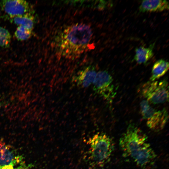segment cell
I'll list each match as a JSON object with an SVG mask.
<instances>
[{"label":"cell","mask_w":169,"mask_h":169,"mask_svg":"<svg viewBox=\"0 0 169 169\" xmlns=\"http://www.w3.org/2000/svg\"><path fill=\"white\" fill-rule=\"evenodd\" d=\"M33 34V30L23 26H18L14 33L15 38L18 41H23L29 39Z\"/></svg>","instance_id":"cell-14"},{"label":"cell","mask_w":169,"mask_h":169,"mask_svg":"<svg viewBox=\"0 0 169 169\" xmlns=\"http://www.w3.org/2000/svg\"><path fill=\"white\" fill-rule=\"evenodd\" d=\"M169 66L168 62L164 59L156 61L152 68L150 81H156L164 75L168 70Z\"/></svg>","instance_id":"cell-13"},{"label":"cell","mask_w":169,"mask_h":169,"mask_svg":"<svg viewBox=\"0 0 169 169\" xmlns=\"http://www.w3.org/2000/svg\"><path fill=\"white\" fill-rule=\"evenodd\" d=\"M154 45L155 44L153 43L147 48L141 46L136 48L134 60L139 64L146 63L153 56Z\"/></svg>","instance_id":"cell-12"},{"label":"cell","mask_w":169,"mask_h":169,"mask_svg":"<svg viewBox=\"0 0 169 169\" xmlns=\"http://www.w3.org/2000/svg\"><path fill=\"white\" fill-rule=\"evenodd\" d=\"M32 167L27 165L25 161L23 162L15 167L13 169H32Z\"/></svg>","instance_id":"cell-16"},{"label":"cell","mask_w":169,"mask_h":169,"mask_svg":"<svg viewBox=\"0 0 169 169\" xmlns=\"http://www.w3.org/2000/svg\"><path fill=\"white\" fill-rule=\"evenodd\" d=\"M142 95L149 102L162 103L169 99V87L166 80L149 81L145 83L141 90Z\"/></svg>","instance_id":"cell-4"},{"label":"cell","mask_w":169,"mask_h":169,"mask_svg":"<svg viewBox=\"0 0 169 169\" xmlns=\"http://www.w3.org/2000/svg\"><path fill=\"white\" fill-rule=\"evenodd\" d=\"M11 36L9 31L5 28L0 26V47L3 48L8 47L10 45Z\"/></svg>","instance_id":"cell-15"},{"label":"cell","mask_w":169,"mask_h":169,"mask_svg":"<svg viewBox=\"0 0 169 169\" xmlns=\"http://www.w3.org/2000/svg\"><path fill=\"white\" fill-rule=\"evenodd\" d=\"M94 90L107 101L111 102L116 94L113 79L106 71H100L97 73L93 83Z\"/></svg>","instance_id":"cell-6"},{"label":"cell","mask_w":169,"mask_h":169,"mask_svg":"<svg viewBox=\"0 0 169 169\" xmlns=\"http://www.w3.org/2000/svg\"><path fill=\"white\" fill-rule=\"evenodd\" d=\"M97 73L94 68L89 66L82 70L74 78L76 84L84 88H87L93 83Z\"/></svg>","instance_id":"cell-9"},{"label":"cell","mask_w":169,"mask_h":169,"mask_svg":"<svg viewBox=\"0 0 169 169\" xmlns=\"http://www.w3.org/2000/svg\"><path fill=\"white\" fill-rule=\"evenodd\" d=\"M1 104H2V103H1V101L0 100V109L1 107Z\"/></svg>","instance_id":"cell-17"},{"label":"cell","mask_w":169,"mask_h":169,"mask_svg":"<svg viewBox=\"0 0 169 169\" xmlns=\"http://www.w3.org/2000/svg\"><path fill=\"white\" fill-rule=\"evenodd\" d=\"M140 106L141 115L146 120V125L149 128L159 131L164 128L168 120L166 110H156L146 100L141 101Z\"/></svg>","instance_id":"cell-5"},{"label":"cell","mask_w":169,"mask_h":169,"mask_svg":"<svg viewBox=\"0 0 169 169\" xmlns=\"http://www.w3.org/2000/svg\"><path fill=\"white\" fill-rule=\"evenodd\" d=\"M90 156L97 166H102L110 160L114 149L112 139L104 133L97 134L89 140Z\"/></svg>","instance_id":"cell-3"},{"label":"cell","mask_w":169,"mask_h":169,"mask_svg":"<svg viewBox=\"0 0 169 169\" xmlns=\"http://www.w3.org/2000/svg\"><path fill=\"white\" fill-rule=\"evenodd\" d=\"M93 36L91 27L77 23L65 28L59 36L58 49L64 58L74 59L89 49Z\"/></svg>","instance_id":"cell-2"},{"label":"cell","mask_w":169,"mask_h":169,"mask_svg":"<svg viewBox=\"0 0 169 169\" xmlns=\"http://www.w3.org/2000/svg\"><path fill=\"white\" fill-rule=\"evenodd\" d=\"M119 144L124 156L142 168L152 164L156 157L146 135L133 125L128 126L120 138Z\"/></svg>","instance_id":"cell-1"},{"label":"cell","mask_w":169,"mask_h":169,"mask_svg":"<svg viewBox=\"0 0 169 169\" xmlns=\"http://www.w3.org/2000/svg\"><path fill=\"white\" fill-rule=\"evenodd\" d=\"M34 11L11 18H5V19L18 26H23L33 30L36 23V18Z\"/></svg>","instance_id":"cell-11"},{"label":"cell","mask_w":169,"mask_h":169,"mask_svg":"<svg viewBox=\"0 0 169 169\" xmlns=\"http://www.w3.org/2000/svg\"><path fill=\"white\" fill-rule=\"evenodd\" d=\"M169 3L166 0H143L139 7L140 12H158L169 9Z\"/></svg>","instance_id":"cell-10"},{"label":"cell","mask_w":169,"mask_h":169,"mask_svg":"<svg viewBox=\"0 0 169 169\" xmlns=\"http://www.w3.org/2000/svg\"><path fill=\"white\" fill-rule=\"evenodd\" d=\"M0 10L5 15L2 18H11L34 11L31 5L23 0H3L0 1Z\"/></svg>","instance_id":"cell-7"},{"label":"cell","mask_w":169,"mask_h":169,"mask_svg":"<svg viewBox=\"0 0 169 169\" xmlns=\"http://www.w3.org/2000/svg\"><path fill=\"white\" fill-rule=\"evenodd\" d=\"M23 161V157L11 146L0 142V167L18 164Z\"/></svg>","instance_id":"cell-8"}]
</instances>
